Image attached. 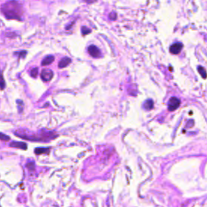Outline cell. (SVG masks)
Instances as JSON below:
<instances>
[{
  "label": "cell",
  "instance_id": "9",
  "mask_svg": "<svg viewBox=\"0 0 207 207\" xmlns=\"http://www.w3.org/2000/svg\"><path fill=\"white\" fill-rule=\"evenodd\" d=\"M153 105H154L153 101H151V100H147V101L144 103V105H143V106H144V109H146V110H151V109L153 108Z\"/></svg>",
  "mask_w": 207,
  "mask_h": 207
},
{
  "label": "cell",
  "instance_id": "6",
  "mask_svg": "<svg viewBox=\"0 0 207 207\" xmlns=\"http://www.w3.org/2000/svg\"><path fill=\"white\" fill-rule=\"evenodd\" d=\"M11 147H16V148L22 149V150H26L27 149V144L21 142H13L10 144Z\"/></svg>",
  "mask_w": 207,
  "mask_h": 207
},
{
  "label": "cell",
  "instance_id": "4",
  "mask_svg": "<svg viewBox=\"0 0 207 207\" xmlns=\"http://www.w3.org/2000/svg\"><path fill=\"white\" fill-rule=\"evenodd\" d=\"M88 53H89L90 55L92 56L93 58H99V57H101V50H100L95 45H93L88 47Z\"/></svg>",
  "mask_w": 207,
  "mask_h": 207
},
{
  "label": "cell",
  "instance_id": "12",
  "mask_svg": "<svg viewBox=\"0 0 207 207\" xmlns=\"http://www.w3.org/2000/svg\"><path fill=\"white\" fill-rule=\"evenodd\" d=\"M197 70H198L199 74L202 75V77L203 78H206V70L202 67H198L197 68Z\"/></svg>",
  "mask_w": 207,
  "mask_h": 207
},
{
  "label": "cell",
  "instance_id": "5",
  "mask_svg": "<svg viewBox=\"0 0 207 207\" xmlns=\"http://www.w3.org/2000/svg\"><path fill=\"white\" fill-rule=\"evenodd\" d=\"M182 48H183V45L180 42L175 43L170 47V53L172 54H178V53L181 51Z\"/></svg>",
  "mask_w": 207,
  "mask_h": 207
},
{
  "label": "cell",
  "instance_id": "17",
  "mask_svg": "<svg viewBox=\"0 0 207 207\" xmlns=\"http://www.w3.org/2000/svg\"><path fill=\"white\" fill-rule=\"evenodd\" d=\"M26 53H27V52L26 51H21L20 53V58H24L25 57V55H26Z\"/></svg>",
  "mask_w": 207,
  "mask_h": 207
},
{
  "label": "cell",
  "instance_id": "19",
  "mask_svg": "<svg viewBox=\"0 0 207 207\" xmlns=\"http://www.w3.org/2000/svg\"><path fill=\"white\" fill-rule=\"evenodd\" d=\"M84 1L87 3H95V2H96V0H84Z\"/></svg>",
  "mask_w": 207,
  "mask_h": 207
},
{
  "label": "cell",
  "instance_id": "3",
  "mask_svg": "<svg viewBox=\"0 0 207 207\" xmlns=\"http://www.w3.org/2000/svg\"><path fill=\"white\" fill-rule=\"evenodd\" d=\"M53 72L51 70H49V69L43 70L41 71V77L42 80L45 82L50 81L52 78H53Z\"/></svg>",
  "mask_w": 207,
  "mask_h": 207
},
{
  "label": "cell",
  "instance_id": "15",
  "mask_svg": "<svg viewBox=\"0 0 207 207\" xmlns=\"http://www.w3.org/2000/svg\"><path fill=\"white\" fill-rule=\"evenodd\" d=\"M81 31H82V34H83V35H87V34L91 33V30H90L89 28H86V27H82Z\"/></svg>",
  "mask_w": 207,
  "mask_h": 207
},
{
  "label": "cell",
  "instance_id": "18",
  "mask_svg": "<svg viewBox=\"0 0 207 207\" xmlns=\"http://www.w3.org/2000/svg\"><path fill=\"white\" fill-rule=\"evenodd\" d=\"M116 16H117V15L115 14L114 12H112V14L110 15V18H111L112 20H115V19H116Z\"/></svg>",
  "mask_w": 207,
  "mask_h": 207
},
{
  "label": "cell",
  "instance_id": "2",
  "mask_svg": "<svg viewBox=\"0 0 207 207\" xmlns=\"http://www.w3.org/2000/svg\"><path fill=\"white\" fill-rule=\"evenodd\" d=\"M180 101L179 99L176 97H172L168 101V110L169 111L176 110L180 106Z\"/></svg>",
  "mask_w": 207,
  "mask_h": 207
},
{
  "label": "cell",
  "instance_id": "16",
  "mask_svg": "<svg viewBox=\"0 0 207 207\" xmlns=\"http://www.w3.org/2000/svg\"><path fill=\"white\" fill-rule=\"evenodd\" d=\"M34 167H35V165H34L33 162L29 163L27 164V168H28L29 170H34Z\"/></svg>",
  "mask_w": 207,
  "mask_h": 207
},
{
  "label": "cell",
  "instance_id": "10",
  "mask_svg": "<svg viewBox=\"0 0 207 207\" xmlns=\"http://www.w3.org/2000/svg\"><path fill=\"white\" fill-rule=\"evenodd\" d=\"M6 84H5V80H4V78L3 76V73L2 71H0V89L3 90L5 88Z\"/></svg>",
  "mask_w": 207,
  "mask_h": 207
},
{
  "label": "cell",
  "instance_id": "8",
  "mask_svg": "<svg viewBox=\"0 0 207 207\" xmlns=\"http://www.w3.org/2000/svg\"><path fill=\"white\" fill-rule=\"evenodd\" d=\"M53 61H54V57L50 55V56L45 57V58L42 60L41 65L42 66H48V65L51 64Z\"/></svg>",
  "mask_w": 207,
  "mask_h": 207
},
{
  "label": "cell",
  "instance_id": "7",
  "mask_svg": "<svg viewBox=\"0 0 207 207\" xmlns=\"http://www.w3.org/2000/svg\"><path fill=\"white\" fill-rule=\"evenodd\" d=\"M70 62H71V59L69 58H63L59 62L58 67L61 68V69L66 67H67L68 65L70 64Z\"/></svg>",
  "mask_w": 207,
  "mask_h": 207
},
{
  "label": "cell",
  "instance_id": "14",
  "mask_svg": "<svg viewBox=\"0 0 207 207\" xmlns=\"http://www.w3.org/2000/svg\"><path fill=\"white\" fill-rule=\"evenodd\" d=\"M0 140H2V141H5V142H7V141L10 140V138H9L7 135L3 134V133H0Z\"/></svg>",
  "mask_w": 207,
  "mask_h": 207
},
{
  "label": "cell",
  "instance_id": "1",
  "mask_svg": "<svg viewBox=\"0 0 207 207\" xmlns=\"http://www.w3.org/2000/svg\"><path fill=\"white\" fill-rule=\"evenodd\" d=\"M1 11L8 20H21L23 15V6L17 0H10L3 3Z\"/></svg>",
  "mask_w": 207,
  "mask_h": 207
},
{
  "label": "cell",
  "instance_id": "11",
  "mask_svg": "<svg viewBox=\"0 0 207 207\" xmlns=\"http://www.w3.org/2000/svg\"><path fill=\"white\" fill-rule=\"evenodd\" d=\"M50 151L49 148H36L35 150V153L36 155H41L43 153H48Z\"/></svg>",
  "mask_w": 207,
  "mask_h": 207
},
{
  "label": "cell",
  "instance_id": "13",
  "mask_svg": "<svg viewBox=\"0 0 207 207\" xmlns=\"http://www.w3.org/2000/svg\"><path fill=\"white\" fill-rule=\"evenodd\" d=\"M30 74H31L32 77L36 78V76H37V75H38V69H37L36 67L33 68V69L30 71Z\"/></svg>",
  "mask_w": 207,
  "mask_h": 207
}]
</instances>
